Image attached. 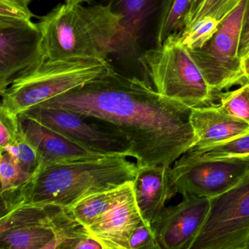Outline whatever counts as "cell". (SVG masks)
I'll use <instances>...</instances> for the list:
<instances>
[{
    "instance_id": "cb8c5ba5",
    "label": "cell",
    "mask_w": 249,
    "mask_h": 249,
    "mask_svg": "<svg viewBox=\"0 0 249 249\" xmlns=\"http://www.w3.org/2000/svg\"><path fill=\"white\" fill-rule=\"evenodd\" d=\"M242 1L243 0H205L181 35L178 36H183L190 31L197 21L205 17L215 18L220 24Z\"/></svg>"
},
{
    "instance_id": "44dd1931",
    "label": "cell",
    "mask_w": 249,
    "mask_h": 249,
    "mask_svg": "<svg viewBox=\"0 0 249 249\" xmlns=\"http://www.w3.org/2000/svg\"><path fill=\"white\" fill-rule=\"evenodd\" d=\"M218 105L227 113L249 124V82L218 94Z\"/></svg>"
},
{
    "instance_id": "2e32d148",
    "label": "cell",
    "mask_w": 249,
    "mask_h": 249,
    "mask_svg": "<svg viewBox=\"0 0 249 249\" xmlns=\"http://www.w3.org/2000/svg\"><path fill=\"white\" fill-rule=\"evenodd\" d=\"M172 166L138 168L133 181V193L142 220L151 225L176 196L171 180Z\"/></svg>"
},
{
    "instance_id": "484cf974",
    "label": "cell",
    "mask_w": 249,
    "mask_h": 249,
    "mask_svg": "<svg viewBox=\"0 0 249 249\" xmlns=\"http://www.w3.org/2000/svg\"><path fill=\"white\" fill-rule=\"evenodd\" d=\"M33 17L27 4L19 0H0V19L32 21Z\"/></svg>"
},
{
    "instance_id": "4fadbf2b",
    "label": "cell",
    "mask_w": 249,
    "mask_h": 249,
    "mask_svg": "<svg viewBox=\"0 0 249 249\" xmlns=\"http://www.w3.org/2000/svg\"><path fill=\"white\" fill-rule=\"evenodd\" d=\"M18 118L24 136L38 154L40 158L38 169L52 163L107 156L71 141L62 134L23 113L18 114Z\"/></svg>"
},
{
    "instance_id": "ba28073f",
    "label": "cell",
    "mask_w": 249,
    "mask_h": 249,
    "mask_svg": "<svg viewBox=\"0 0 249 249\" xmlns=\"http://www.w3.org/2000/svg\"><path fill=\"white\" fill-rule=\"evenodd\" d=\"M210 200L206 219L190 249H249V171Z\"/></svg>"
},
{
    "instance_id": "277c9868",
    "label": "cell",
    "mask_w": 249,
    "mask_h": 249,
    "mask_svg": "<svg viewBox=\"0 0 249 249\" xmlns=\"http://www.w3.org/2000/svg\"><path fill=\"white\" fill-rule=\"evenodd\" d=\"M110 68L108 62L97 59H46L17 75L0 92V109L18 116L102 76Z\"/></svg>"
},
{
    "instance_id": "5b68a950",
    "label": "cell",
    "mask_w": 249,
    "mask_h": 249,
    "mask_svg": "<svg viewBox=\"0 0 249 249\" xmlns=\"http://www.w3.org/2000/svg\"><path fill=\"white\" fill-rule=\"evenodd\" d=\"M171 2L109 0L107 4L119 17L120 26L114 52L109 59V64L115 71L149 84L141 59L147 52L160 46L161 27Z\"/></svg>"
},
{
    "instance_id": "ffe728a7",
    "label": "cell",
    "mask_w": 249,
    "mask_h": 249,
    "mask_svg": "<svg viewBox=\"0 0 249 249\" xmlns=\"http://www.w3.org/2000/svg\"><path fill=\"white\" fill-rule=\"evenodd\" d=\"M0 158L1 195L14 192L33 176L23 170L14 157L7 151H0Z\"/></svg>"
},
{
    "instance_id": "d6a6232c",
    "label": "cell",
    "mask_w": 249,
    "mask_h": 249,
    "mask_svg": "<svg viewBox=\"0 0 249 249\" xmlns=\"http://www.w3.org/2000/svg\"><path fill=\"white\" fill-rule=\"evenodd\" d=\"M19 1H21V2L27 4V5H30V4L32 2H33V0H19Z\"/></svg>"
},
{
    "instance_id": "7402d4cb",
    "label": "cell",
    "mask_w": 249,
    "mask_h": 249,
    "mask_svg": "<svg viewBox=\"0 0 249 249\" xmlns=\"http://www.w3.org/2000/svg\"><path fill=\"white\" fill-rule=\"evenodd\" d=\"M0 151H7L11 154L20 167L27 173L34 175L40 167L38 154L24 136L20 125L15 143L8 145Z\"/></svg>"
},
{
    "instance_id": "d6986e66",
    "label": "cell",
    "mask_w": 249,
    "mask_h": 249,
    "mask_svg": "<svg viewBox=\"0 0 249 249\" xmlns=\"http://www.w3.org/2000/svg\"><path fill=\"white\" fill-rule=\"evenodd\" d=\"M249 157V133L205 148H192L180 157L181 160Z\"/></svg>"
},
{
    "instance_id": "7a4b0ae2",
    "label": "cell",
    "mask_w": 249,
    "mask_h": 249,
    "mask_svg": "<svg viewBox=\"0 0 249 249\" xmlns=\"http://www.w3.org/2000/svg\"><path fill=\"white\" fill-rule=\"evenodd\" d=\"M138 172L136 162L124 156L52 163L38 169L17 190L1 195V215L31 205L70 208L90 195L133 182Z\"/></svg>"
},
{
    "instance_id": "8fae6325",
    "label": "cell",
    "mask_w": 249,
    "mask_h": 249,
    "mask_svg": "<svg viewBox=\"0 0 249 249\" xmlns=\"http://www.w3.org/2000/svg\"><path fill=\"white\" fill-rule=\"evenodd\" d=\"M46 60L37 23L0 19V92L22 72Z\"/></svg>"
},
{
    "instance_id": "1f68e13d",
    "label": "cell",
    "mask_w": 249,
    "mask_h": 249,
    "mask_svg": "<svg viewBox=\"0 0 249 249\" xmlns=\"http://www.w3.org/2000/svg\"><path fill=\"white\" fill-rule=\"evenodd\" d=\"M245 67H246V75H247L248 80L249 81V62H246Z\"/></svg>"
},
{
    "instance_id": "52a82bcc",
    "label": "cell",
    "mask_w": 249,
    "mask_h": 249,
    "mask_svg": "<svg viewBox=\"0 0 249 249\" xmlns=\"http://www.w3.org/2000/svg\"><path fill=\"white\" fill-rule=\"evenodd\" d=\"M248 0H243L220 22L213 37L200 49L189 50L198 69L218 95L236 85L249 82L239 57L242 24Z\"/></svg>"
},
{
    "instance_id": "9a60e30c",
    "label": "cell",
    "mask_w": 249,
    "mask_h": 249,
    "mask_svg": "<svg viewBox=\"0 0 249 249\" xmlns=\"http://www.w3.org/2000/svg\"><path fill=\"white\" fill-rule=\"evenodd\" d=\"M190 122L195 136L192 148L211 146L249 133V124L231 116L214 103L192 107Z\"/></svg>"
},
{
    "instance_id": "f546056e",
    "label": "cell",
    "mask_w": 249,
    "mask_h": 249,
    "mask_svg": "<svg viewBox=\"0 0 249 249\" xmlns=\"http://www.w3.org/2000/svg\"><path fill=\"white\" fill-rule=\"evenodd\" d=\"M205 1V0H192V1H191L189 10H188L187 13H186V16H185L184 19H183L181 33H180V35H181L184 29L187 27L188 24H189L191 20L193 18L194 16L197 12L198 10L199 9L201 5L203 4ZM180 35H178V36H180Z\"/></svg>"
},
{
    "instance_id": "e0dca14e",
    "label": "cell",
    "mask_w": 249,
    "mask_h": 249,
    "mask_svg": "<svg viewBox=\"0 0 249 249\" xmlns=\"http://www.w3.org/2000/svg\"><path fill=\"white\" fill-rule=\"evenodd\" d=\"M132 190L133 182H129L119 187L90 195L69 210L74 218L87 228Z\"/></svg>"
},
{
    "instance_id": "30bf717a",
    "label": "cell",
    "mask_w": 249,
    "mask_h": 249,
    "mask_svg": "<svg viewBox=\"0 0 249 249\" xmlns=\"http://www.w3.org/2000/svg\"><path fill=\"white\" fill-rule=\"evenodd\" d=\"M249 171V157L176 160L171 167L175 193L213 197L236 184Z\"/></svg>"
},
{
    "instance_id": "4316f807",
    "label": "cell",
    "mask_w": 249,
    "mask_h": 249,
    "mask_svg": "<svg viewBox=\"0 0 249 249\" xmlns=\"http://www.w3.org/2000/svg\"><path fill=\"white\" fill-rule=\"evenodd\" d=\"M129 249H161L151 224L142 220L131 237Z\"/></svg>"
},
{
    "instance_id": "4dcf8cb0",
    "label": "cell",
    "mask_w": 249,
    "mask_h": 249,
    "mask_svg": "<svg viewBox=\"0 0 249 249\" xmlns=\"http://www.w3.org/2000/svg\"><path fill=\"white\" fill-rule=\"evenodd\" d=\"M97 1V0H65V3L68 4H87Z\"/></svg>"
},
{
    "instance_id": "83f0119b",
    "label": "cell",
    "mask_w": 249,
    "mask_h": 249,
    "mask_svg": "<svg viewBox=\"0 0 249 249\" xmlns=\"http://www.w3.org/2000/svg\"><path fill=\"white\" fill-rule=\"evenodd\" d=\"M18 129V116L0 109V151L15 143Z\"/></svg>"
},
{
    "instance_id": "836d02e7",
    "label": "cell",
    "mask_w": 249,
    "mask_h": 249,
    "mask_svg": "<svg viewBox=\"0 0 249 249\" xmlns=\"http://www.w3.org/2000/svg\"><path fill=\"white\" fill-rule=\"evenodd\" d=\"M249 53H248L247 56H246V58L244 59V61H243V63L246 64V62H249Z\"/></svg>"
},
{
    "instance_id": "ac0fdd59",
    "label": "cell",
    "mask_w": 249,
    "mask_h": 249,
    "mask_svg": "<svg viewBox=\"0 0 249 249\" xmlns=\"http://www.w3.org/2000/svg\"><path fill=\"white\" fill-rule=\"evenodd\" d=\"M54 239V233L50 227L20 226L0 232V249H45Z\"/></svg>"
},
{
    "instance_id": "3957f363",
    "label": "cell",
    "mask_w": 249,
    "mask_h": 249,
    "mask_svg": "<svg viewBox=\"0 0 249 249\" xmlns=\"http://www.w3.org/2000/svg\"><path fill=\"white\" fill-rule=\"evenodd\" d=\"M46 59H97L109 62L120 32L108 4H59L39 17Z\"/></svg>"
},
{
    "instance_id": "6da1fadb",
    "label": "cell",
    "mask_w": 249,
    "mask_h": 249,
    "mask_svg": "<svg viewBox=\"0 0 249 249\" xmlns=\"http://www.w3.org/2000/svg\"><path fill=\"white\" fill-rule=\"evenodd\" d=\"M116 126L131 145L138 168L172 166L193 147L192 107L113 68L107 73L41 104Z\"/></svg>"
},
{
    "instance_id": "9c48e42d",
    "label": "cell",
    "mask_w": 249,
    "mask_h": 249,
    "mask_svg": "<svg viewBox=\"0 0 249 249\" xmlns=\"http://www.w3.org/2000/svg\"><path fill=\"white\" fill-rule=\"evenodd\" d=\"M21 113L96 152L131 157V145L126 136L107 122L65 109L39 106Z\"/></svg>"
},
{
    "instance_id": "7c38bea8",
    "label": "cell",
    "mask_w": 249,
    "mask_h": 249,
    "mask_svg": "<svg viewBox=\"0 0 249 249\" xmlns=\"http://www.w3.org/2000/svg\"><path fill=\"white\" fill-rule=\"evenodd\" d=\"M183 196L178 205L165 207L151 224L161 249H190L206 219L209 197Z\"/></svg>"
},
{
    "instance_id": "603a6c76",
    "label": "cell",
    "mask_w": 249,
    "mask_h": 249,
    "mask_svg": "<svg viewBox=\"0 0 249 249\" xmlns=\"http://www.w3.org/2000/svg\"><path fill=\"white\" fill-rule=\"evenodd\" d=\"M219 22L211 17H205L199 20L193 28L181 36H176L180 43L188 50L203 47L216 33Z\"/></svg>"
},
{
    "instance_id": "f1b7e54d",
    "label": "cell",
    "mask_w": 249,
    "mask_h": 249,
    "mask_svg": "<svg viewBox=\"0 0 249 249\" xmlns=\"http://www.w3.org/2000/svg\"><path fill=\"white\" fill-rule=\"evenodd\" d=\"M249 53V0L247 1L246 12L242 24L241 36H240V46L238 55L242 61ZM244 64V63H243Z\"/></svg>"
},
{
    "instance_id": "5bb4252c",
    "label": "cell",
    "mask_w": 249,
    "mask_h": 249,
    "mask_svg": "<svg viewBox=\"0 0 249 249\" xmlns=\"http://www.w3.org/2000/svg\"><path fill=\"white\" fill-rule=\"evenodd\" d=\"M142 220L132 190L87 229L103 249H130L131 237Z\"/></svg>"
},
{
    "instance_id": "d4e9b609",
    "label": "cell",
    "mask_w": 249,
    "mask_h": 249,
    "mask_svg": "<svg viewBox=\"0 0 249 249\" xmlns=\"http://www.w3.org/2000/svg\"><path fill=\"white\" fill-rule=\"evenodd\" d=\"M192 0H172L160 33V46L167 37L181 33L185 16Z\"/></svg>"
},
{
    "instance_id": "8992f818",
    "label": "cell",
    "mask_w": 249,
    "mask_h": 249,
    "mask_svg": "<svg viewBox=\"0 0 249 249\" xmlns=\"http://www.w3.org/2000/svg\"><path fill=\"white\" fill-rule=\"evenodd\" d=\"M141 65L148 84L168 98L192 108L218 100L189 50L176 36H169L161 46L147 52Z\"/></svg>"
}]
</instances>
